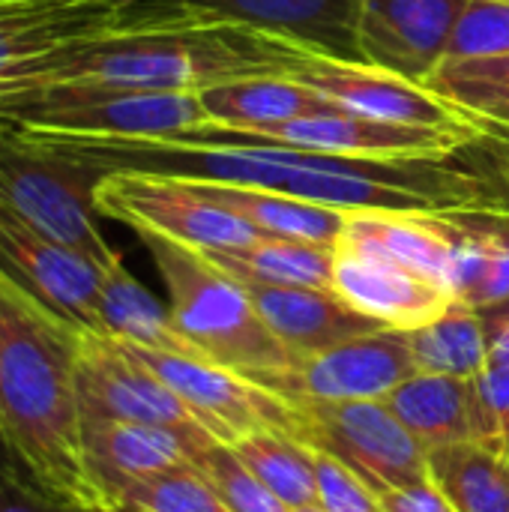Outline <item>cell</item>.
I'll return each mask as SVG.
<instances>
[{
  "instance_id": "1",
  "label": "cell",
  "mask_w": 509,
  "mask_h": 512,
  "mask_svg": "<svg viewBox=\"0 0 509 512\" xmlns=\"http://www.w3.org/2000/svg\"><path fill=\"white\" fill-rule=\"evenodd\" d=\"M294 45L255 27L132 0L114 27L0 78V108L60 87L201 93L237 78H282Z\"/></svg>"
},
{
  "instance_id": "33",
  "label": "cell",
  "mask_w": 509,
  "mask_h": 512,
  "mask_svg": "<svg viewBox=\"0 0 509 512\" xmlns=\"http://www.w3.org/2000/svg\"><path fill=\"white\" fill-rule=\"evenodd\" d=\"M509 54V0H468L444 60Z\"/></svg>"
},
{
  "instance_id": "24",
  "label": "cell",
  "mask_w": 509,
  "mask_h": 512,
  "mask_svg": "<svg viewBox=\"0 0 509 512\" xmlns=\"http://www.w3.org/2000/svg\"><path fill=\"white\" fill-rule=\"evenodd\" d=\"M210 123L228 129H258L309 114L339 111L321 93L288 78H237L198 93Z\"/></svg>"
},
{
  "instance_id": "26",
  "label": "cell",
  "mask_w": 509,
  "mask_h": 512,
  "mask_svg": "<svg viewBox=\"0 0 509 512\" xmlns=\"http://www.w3.org/2000/svg\"><path fill=\"white\" fill-rule=\"evenodd\" d=\"M222 273L246 285L333 288V246L261 237L243 249L201 252Z\"/></svg>"
},
{
  "instance_id": "9",
  "label": "cell",
  "mask_w": 509,
  "mask_h": 512,
  "mask_svg": "<svg viewBox=\"0 0 509 512\" xmlns=\"http://www.w3.org/2000/svg\"><path fill=\"white\" fill-rule=\"evenodd\" d=\"M129 351L174 390L195 423L219 444L231 447L252 432L291 435V402L258 387L255 381L192 354H168L135 345H129Z\"/></svg>"
},
{
  "instance_id": "32",
  "label": "cell",
  "mask_w": 509,
  "mask_h": 512,
  "mask_svg": "<svg viewBox=\"0 0 509 512\" xmlns=\"http://www.w3.org/2000/svg\"><path fill=\"white\" fill-rule=\"evenodd\" d=\"M120 504L144 512H231L198 468H183L138 483Z\"/></svg>"
},
{
  "instance_id": "34",
  "label": "cell",
  "mask_w": 509,
  "mask_h": 512,
  "mask_svg": "<svg viewBox=\"0 0 509 512\" xmlns=\"http://www.w3.org/2000/svg\"><path fill=\"white\" fill-rule=\"evenodd\" d=\"M318 504L327 512H381L378 495L339 459L312 450Z\"/></svg>"
},
{
  "instance_id": "40",
  "label": "cell",
  "mask_w": 509,
  "mask_h": 512,
  "mask_svg": "<svg viewBox=\"0 0 509 512\" xmlns=\"http://www.w3.org/2000/svg\"><path fill=\"white\" fill-rule=\"evenodd\" d=\"M105 512H144V510H138V507H129V504H117V507H111V510H105Z\"/></svg>"
},
{
  "instance_id": "28",
  "label": "cell",
  "mask_w": 509,
  "mask_h": 512,
  "mask_svg": "<svg viewBox=\"0 0 509 512\" xmlns=\"http://www.w3.org/2000/svg\"><path fill=\"white\" fill-rule=\"evenodd\" d=\"M417 372L477 378L489 363V342L483 318L468 303H453L441 318L408 330Z\"/></svg>"
},
{
  "instance_id": "30",
  "label": "cell",
  "mask_w": 509,
  "mask_h": 512,
  "mask_svg": "<svg viewBox=\"0 0 509 512\" xmlns=\"http://www.w3.org/2000/svg\"><path fill=\"white\" fill-rule=\"evenodd\" d=\"M243 468L258 477L291 510L318 504L312 450L285 432H252L231 444Z\"/></svg>"
},
{
  "instance_id": "43",
  "label": "cell",
  "mask_w": 509,
  "mask_h": 512,
  "mask_svg": "<svg viewBox=\"0 0 509 512\" xmlns=\"http://www.w3.org/2000/svg\"><path fill=\"white\" fill-rule=\"evenodd\" d=\"M3 3H27V0H0V6H3Z\"/></svg>"
},
{
  "instance_id": "2",
  "label": "cell",
  "mask_w": 509,
  "mask_h": 512,
  "mask_svg": "<svg viewBox=\"0 0 509 512\" xmlns=\"http://www.w3.org/2000/svg\"><path fill=\"white\" fill-rule=\"evenodd\" d=\"M84 333L0 273V444L9 465L48 498L105 512L81 447L75 366Z\"/></svg>"
},
{
  "instance_id": "6",
  "label": "cell",
  "mask_w": 509,
  "mask_h": 512,
  "mask_svg": "<svg viewBox=\"0 0 509 512\" xmlns=\"http://www.w3.org/2000/svg\"><path fill=\"white\" fill-rule=\"evenodd\" d=\"M93 204L99 216L132 228L138 237H165L195 252L243 249L264 237L255 225L207 198L195 180L108 171L93 189Z\"/></svg>"
},
{
  "instance_id": "31",
  "label": "cell",
  "mask_w": 509,
  "mask_h": 512,
  "mask_svg": "<svg viewBox=\"0 0 509 512\" xmlns=\"http://www.w3.org/2000/svg\"><path fill=\"white\" fill-rule=\"evenodd\" d=\"M195 468L204 474V480L216 489V495L228 504L231 512H294L243 468V462L231 453L228 444L213 441L198 456Z\"/></svg>"
},
{
  "instance_id": "5",
  "label": "cell",
  "mask_w": 509,
  "mask_h": 512,
  "mask_svg": "<svg viewBox=\"0 0 509 512\" xmlns=\"http://www.w3.org/2000/svg\"><path fill=\"white\" fill-rule=\"evenodd\" d=\"M0 117L45 141H177L210 123L198 93L114 87L45 90Z\"/></svg>"
},
{
  "instance_id": "12",
  "label": "cell",
  "mask_w": 509,
  "mask_h": 512,
  "mask_svg": "<svg viewBox=\"0 0 509 512\" xmlns=\"http://www.w3.org/2000/svg\"><path fill=\"white\" fill-rule=\"evenodd\" d=\"M417 375L408 330H375L300 360L270 393L285 402H384Z\"/></svg>"
},
{
  "instance_id": "4",
  "label": "cell",
  "mask_w": 509,
  "mask_h": 512,
  "mask_svg": "<svg viewBox=\"0 0 509 512\" xmlns=\"http://www.w3.org/2000/svg\"><path fill=\"white\" fill-rule=\"evenodd\" d=\"M99 177L102 171L87 159L0 117V207L108 267L120 252L99 228L93 204Z\"/></svg>"
},
{
  "instance_id": "22",
  "label": "cell",
  "mask_w": 509,
  "mask_h": 512,
  "mask_svg": "<svg viewBox=\"0 0 509 512\" xmlns=\"http://www.w3.org/2000/svg\"><path fill=\"white\" fill-rule=\"evenodd\" d=\"M453 228L450 288L474 309L509 300V210H447Z\"/></svg>"
},
{
  "instance_id": "11",
  "label": "cell",
  "mask_w": 509,
  "mask_h": 512,
  "mask_svg": "<svg viewBox=\"0 0 509 512\" xmlns=\"http://www.w3.org/2000/svg\"><path fill=\"white\" fill-rule=\"evenodd\" d=\"M78 408L81 423H141V426H162V429H201L186 405L174 396V390L156 378L132 351L129 345L84 333L78 366Z\"/></svg>"
},
{
  "instance_id": "35",
  "label": "cell",
  "mask_w": 509,
  "mask_h": 512,
  "mask_svg": "<svg viewBox=\"0 0 509 512\" xmlns=\"http://www.w3.org/2000/svg\"><path fill=\"white\" fill-rule=\"evenodd\" d=\"M471 168H477L501 195L504 207L509 210V126L477 120V135L456 150Z\"/></svg>"
},
{
  "instance_id": "13",
  "label": "cell",
  "mask_w": 509,
  "mask_h": 512,
  "mask_svg": "<svg viewBox=\"0 0 509 512\" xmlns=\"http://www.w3.org/2000/svg\"><path fill=\"white\" fill-rule=\"evenodd\" d=\"M0 273L75 327L99 336L102 267L0 207Z\"/></svg>"
},
{
  "instance_id": "36",
  "label": "cell",
  "mask_w": 509,
  "mask_h": 512,
  "mask_svg": "<svg viewBox=\"0 0 509 512\" xmlns=\"http://www.w3.org/2000/svg\"><path fill=\"white\" fill-rule=\"evenodd\" d=\"M474 381L492 429V444L509 456V363H486Z\"/></svg>"
},
{
  "instance_id": "20",
  "label": "cell",
  "mask_w": 509,
  "mask_h": 512,
  "mask_svg": "<svg viewBox=\"0 0 509 512\" xmlns=\"http://www.w3.org/2000/svg\"><path fill=\"white\" fill-rule=\"evenodd\" d=\"M336 246L372 252L390 258L438 285L450 294L453 273V228L447 213L414 210H348L345 228Z\"/></svg>"
},
{
  "instance_id": "41",
  "label": "cell",
  "mask_w": 509,
  "mask_h": 512,
  "mask_svg": "<svg viewBox=\"0 0 509 512\" xmlns=\"http://www.w3.org/2000/svg\"><path fill=\"white\" fill-rule=\"evenodd\" d=\"M294 512H327L321 504H309V507H300V510H294Z\"/></svg>"
},
{
  "instance_id": "8",
  "label": "cell",
  "mask_w": 509,
  "mask_h": 512,
  "mask_svg": "<svg viewBox=\"0 0 509 512\" xmlns=\"http://www.w3.org/2000/svg\"><path fill=\"white\" fill-rule=\"evenodd\" d=\"M477 135L471 129H438V126H402L357 117L348 111L309 114L285 123L258 129H228L207 123L177 141L192 144H225V147H288L324 156L354 159H408V156H450Z\"/></svg>"
},
{
  "instance_id": "23",
  "label": "cell",
  "mask_w": 509,
  "mask_h": 512,
  "mask_svg": "<svg viewBox=\"0 0 509 512\" xmlns=\"http://www.w3.org/2000/svg\"><path fill=\"white\" fill-rule=\"evenodd\" d=\"M99 336L150 348L168 354H192L201 357L174 327L171 309L159 303L123 264V255L102 267L99 285Z\"/></svg>"
},
{
  "instance_id": "25",
  "label": "cell",
  "mask_w": 509,
  "mask_h": 512,
  "mask_svg": "<svg viewBox=\"0 0 509 512\" xmlns=\"http://www.w3.org/2000/svg\"><path fill=\"white\" fill-rule=\"evenodd\" d=\"M198 189L216 204L228 207L249 225H255L264 237L300 240L318 246H336L348 210L309 204L282 192L255 189V186H228V183H198Z\"/></svg>"
},
{
  "instance_id": "14",
  "label": "cell",
  "mask_w": 509,
  "mask_h": 512,
  "mask_svg": "<svg viewBox=\"0 0 509 512\" xmlns=\"http://www.w3.org/2000/svg\"><path fill=\"white\" fill-rule=\"evenodd\" d=\"M468 0H363L357 45L363 63L420 84L444 63Z\"/></svg>"
},
{
  "instance_id": "21",
  "label": "cell",
  "mask_w": 509,
  "mask_h": 512,
  "mask_svg": "<svg viewBox=\"0 0 509 512\" xmlns=\"http://www.w3.org/2000/svg\"><path fill=\"white\" fill-rule=\"evenodd\" d=\"M384 402L426 453L462 441L492 444V429L474 378L417 372Z\"/></svg>"
},
{
  "instance_id": "3",
  "label": "cell",
  "mask_w": 509,
  "mask_h": 512,
  "mask_svg": "<svg viewBox=\"0 0 509 512\" xmlns=\"http://www.w3.org/2000/svg\"><path fill=\"white\" fill-rule=\"evenodd\" d=\"M168 291L180 336L210 363H219L264 390L297 366V357L261 321L249 291L201 252L165 237L141 234Z\"/></svg>"
},
{
  "instance_id": "18",
  "label": "cell",
  "mask_w": 509,
  "mask_h": 512,
  "mask_svg": "<svg viewBox=\"0 0 509 512\" xmlns=\"http://www.w3.org/2000/svg\"><path fill=\"white\" fill-rule=\"evenodd\" d=\"M132 0H27L0 6V78L114 27Z\"/></svg>"
},
{
  "instance_id": "19",
  "label": "cell",
  "mask_w": 509,
  "mask_h": 512,
  "mask_svg": "<svg viewBox=\"0 0 509 512\" xmlns=\"http://www.w3.org/2000/svg\"><path fill=\"white\" fill-rule=\"evenodd\" d=\"M270 333L300 360L336 348L348 339L384 330L378 321L360 315L333 288H282L240 282Z\"/></svg>"
},
{
  "instance_id": "16",
  "label": "cell",
  "mask_w": 509,
  "mask_h": 512,
  "mask_svg": "<svg viewBox=\"0 0 509 512\" xmlns=\"http://www.w3.org/2000/svg\"><path fill=\"white\" fill-rule=\"evenodd\" d=\"M168 6L174 12L222 21V24H243L318 54L363 63L357 45V21L363 0H150Z\"/></svg>"
},
{
  "instance_id": "7",
  "label": "cell",
  "mask_w": 509,
  "mask_h": 512,
  "mask_svg": "<svg viewBox=\"0 0 509 512\" xmlns=\"http://www.w3.org/2000/svg\"><path fill=\"white\" fill-rule=\"evenodd\" d=\"M291 438L351 468L375 495L432 480L426 450L387 402H291Z\"/></svg>"
},
{
  "instance_id": "37",
  "label": "cell",
  "mask_w": 509,
  "mask_h": 512,
  "mask_svg": "<svg viewBox=\"0 0 509 512\" xmlns=\"http://www.w3.org/2000/svg\"><path fill=\"white\" fill-rule=\"evenodd\" d=\"M0 512H90L69 507L57 498H48L36 486H30L12 465L0 468Z\"/></svg>"
},
{
  "instance_id": "39",
  "label": "cell",
  "mask_w": 509,
  "mask_h": 512,
  "mask_svg": "<svg viewBox=\"0 0 509 512\" xmlns=\"http://www.w3.org/2000/svg\"><path fill=\"white\" fill-rule=\"evenodd\" d=\"M486 327L489 363H509V300L477 309Z\"/></svg>"
},
{
  "instance_id": "38",
  "label": "cell",
  "mask_w": 509,
  "mask_h": 512,
  "mask_svg": "<svg viewBox=\"0 0 509 512\" xmlns=\"http://www.w3.org/2000/svg\"><path fill=\"white\" fill-rule=\"evenodd\" d=\"M378 504H381V512H456V507L432 480L408 486V489L381 492Z\"/></svg>"
},
{
  "instance_id": "27",
  "label": "cell",
  "mask_w": 509,
  "mask_h": 512,
  "mask_svg": "<svg viewBox=\"0 0 509 512\" xmlns=\"http://www.w3.org/2000/svg\"><path fill=\"white\" fill-rule=\"evenodd\" d=\"M432 483L456 512H509V456L483 441L447 444L426 453Z\"/></svg>"
},
{
  "instance_id": "15",
  "label": "cell",
  "mask_w": 509,
  "mask_h": 512,
  "mask_svg": "<svg viewBox=\"0 0 509 512\" xmlns=\"http://www.w3.org/2000/svg\"><path fill=\"white\" fill-rule=\"evenodd\" d=\"M216 438L204 429H162L141 423H81L84 465L102 492L108 510L117 507L129 489L153 477L195 468L198 456Z\"/></svg>"
},
{
  "instance_id": "10",
  "label": "cell",
  "mask_w": 509,
  "mask_h": 512,
  "mask_svg": "<svg viewBox=\"0 0 509 512\" xmlns=\"http://www.w3.org/2000/svg\"><path fill=\"white\" fill-rule=\"evenodd\" d=\"M282 78L297 81L330 99L336 108L369 120L402 123V126H438V129L477 126L471 117H465L462 111H456L453 105H447L444 99H438L420 84H411L369 63L336 60L303 45H294Z\"/></svg>"
},
{
  "instance_id": "17",
  "label": "cell",
  "mask_w": 509,
  "mask_h": 512,
  "mask_svg": "<svg viewBox=\"0 0 509 512\" xmlns=\"http://www.w3.org/2000/svg\"><path fill=\"white\" fill-rule=\"evenodd\" d=\"M333 291L390 330H417L456 303L444 285L390 258L348 246H333Z\"/></svg>"
},
{
  "instance_id": "29",
  "label": "cell",
  "mask_w": 509,
  "mask_h": 512,
  "mask_svg": "<svg viewBox=\"0 0 509 512\" xmlns=\"http://www.w3.org/2000/svg\"><path fill=\"white\" fill-rule=\"evenodd\" d=\"M423 87L465 117L509 126V54L444 60Z\"/></svg>"
},
{
  "instance_id": "42",
  "label": "cell",
  "mask_w": 509,
  "mask_h": 512,
  "mask_svg": "<svg viewBox=\"0 0 509 512\" xmlns=\"http://www.w3.org/2000/svg\"><path fill=\"white\" fill-rule=\"evenodd\" d=\"M3 465H9V456H6V450H3V444H0V468Z\"/></svg>"
}]
</instances>
